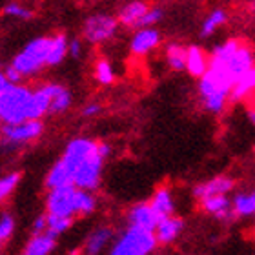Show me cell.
Segmentation results:
<instances>
[{
    "label": "cell",
    "instance_id": "cell-1",
    "mask_svg": "<svg viewBox=\"0 0 255 255\" xmlns=\"http://www.w3.org/2000/svg\"><path fill=\"white\" fill-rule=\"evenodd\" d=\"M110 153L112 148L106 142H95L90 138H73L60 160L68 168L75 186L93 191L101 184L102 164Z\"/></svg>",
    "mask_w": 255,
    "mask_h": 255
},
{
    "label": "cell",
    "instance_id": "cell-2",
    "mask_svg": "<svg viewBox=\"0 0 255 255\" xmlns=\"http://www.w3.org/2000/svg\"><path fill=\"white\" fill-rule=\"evenodd\" d=\"M234 86L235 79L230 75L228 69L223 68L221 64L210 62V69L199 79L197 84L199 99L204 110L212 115H221L226 110Z\"/></svg>",
    "mask_w": 255,
    "mask_h": 255
},
{
    "label": "cell",
    "instance_id": "cell-3",
    "mask_svg": "<svg viewBox=\"0 0 255 255\" xmlns=\"http://www.w3.org/2000/svg\"><path fill=\"white\" fill-rule=\"evenodd\" d=\"M159 246L155 232L128 224V228L113 243L112 255H148Z\"/></svg>",
    "mask_w": 255,
    "mask_h": 255
},
{
    "label": "cell",
    "instance_id": "cell-4",
    "mask_svg": "<svg viewBox=\"0 0 255 255\" xmlns=\"http://www.w3.org/2000/svg\"><path fill=\"white\" fill-rule=\"evenodd\" d=\"M31 93L27 88L18 84H7L4 90H0V121L5 124H15L27 121V104L31 99Z\"/></svg>",
    "mask_w": 255,
    "mask_h": 255
},
{
    "label": "cell",
    "instance_id": "cell-5",
    "mask_svg": "<svg viewBox=\"0 0 255 255\" xmlns=\"http://www.w3.org/2000/svg\"><path fill=\"white\" fill-rule=\"evenodd\" d=\"M119 24H121L119 18L101 13V15H91L90 18H86L82 31L90 44H102L115 37Z\"/></svg>",
    "mask_w": 255,
    "mask_h": 255
},
{
    "label": "cell",
    "instance_id": "cell-6",
    "mask_svg": "<svg viewBox=\"0 0 255 255\" xmlns=\"http://www.w3.org/2000/svg\"><path fill=\"white\" fill-rule=\"evenodd\" d=\"M46 204H48V213L51 215H60V217L77 215V186L66 184L49 190Z\"/></svg>",
    "mask_w": 255,
    "mask_h": 255
},
{
    "label": "cell",
    "instance_id": "cell-7",
    "mask_svg": "<svg viewBox=\"0 0 255 255\" xmlns=\"http://www.w3.org/2000/svg\"><path fill=\"white\" fill-rule=\"evenodd\" d=\"M42 129L44 126L38 119H27V121H22V123L5 124L2 133H4V138L7 144H22L37 138L42 133Z\"/></svg>",
    "mask_w": 255,
    "mask_h": 255
},
{
    "label": "cell",
    "instance_id": "cell-8",
    "mask_svg": "<svg viewBox=\"0 0 255 255\" xmlns=\"http://www.w3.org/2000/svg\"><path fill=\"white\" fill-rule=\"evenodd\" d=\"M202 212L215 217L221 223H232L237 219L234 208H232V199L228 197V193H219V195L206 197L201 201Z\"/></svg>",
    "mask_w": 255,
    "mask_h": 255
},
{
    "label": "cell",
    "instance_id": "cell-9",
    "mask_svg": "<svg viewBox=\"0 0 255 255\" xmlns=\"http://www.w3.org/2000/svg\"><path fill=\"white\" fill-rule=\"evenodd\" d=\"M160 42H162V35L155 26L138 27V29H135V35L131 37L129 49H131L133 55L144 57V55L151 53L155 48H159Z\"/></svg>",
    "mask_w": 255,
    "mask_h": 255
},
{
    "label": "cell",
    "instance_id": "cell-10",
    "mask_svg": "<svg viewBox=\"0 0 255 255\" xmlns=\"http://www.w3.org/2000/svg\"><path fill=\"white\" fill-rule=\"evenodd\" d=\"M160 219L162 217L155 212L151 202H138V204H135L128 212V224L138 226V228H144V230H151V232H155Z\"/></svg>",
    "mask_w": 255,
    "mask_h": 255
},
{
    "label": "cell",
    "instance_id": "cell-11",
    "mask_svg": "<svg viewBox=\"0 0 255 255\" xmlns=\"http://www.w3.org/2000/svg\"><path fill=\"white\" fill-rule=\"evenodd\" d=\"M235 188V181L228 175H217L210 179V181L199 182L195 188H193V197L201 202L202 199L212 195H219V193H232Z\"/></svg>",
    "mask_w": 255,
    "mask_h": 255
},
{
    "label": "cell",
    "instance_id": "cell-12",
    "mask_svg": "<svg viewBox=\"0 0 255 255\" xmlns=\"http://www.w3.org/2000/svg\"><path fill=\"white\" fill-rule=\"evenodd\" d=\"M182 230H184V221H182L181 217H177L175 213H173V215H166V217L160 219L159 224H157L155 237H157L160 246H168L179 239V235L182 234Z\"/></svg>",
    "mask_w": 255,
    "mask_h": 255
},
{
    "label": "cell",
    "instance_id": "cell-13",
    "mask_svg": "<svg viewBox=\"0 0 255 255\" xmlns=\"http://www.w3.org/2000/svg\"><path fill=\"white\" fill-rule=\"evenodd\" d=\"M148 11H149V5L144 0H131V2H128L123 9H121L117 18L121 22V26L129 27V29H138L144 15Z\"/></svg>",
    "mask_w": 255,
    "mask_h": 255
},
{
    "label": "cell",
    "instance_id": "cell-14",
    "mask_svg": "<svg viewBox=\"0 0 255 255\" xmlns=\"http://www.w3.org/2000/svg\"><path fill=\"white\" fill-rule=\"evenodd\" d=\"M210 55L201 48V46H188V55H186V71L195 77L197 80L201 79L202 75L210 69Z\"/></svg>",
    "mask_w": 255,
    "mask_h": 255
},
{
    "label": "cell",
    "instance_id": "cell-15",
    "mask_svg": "<svg viewBox=\"0 0 255 255\" xmlns=\"http://www.w3.org/2000/svg\"><path fill=\"white\" fill-rule=\"evenodd\" d=\"M149 202H151V206L155 208V212L159 213L160 217H166V215H173V213H175V199H173V193H171L170 188H166V186L157 188Z\"/></svg>",
    "mask_w": 255,
    "mask_h": 255
},
{
    "label": "cell",
    "instance_id": "cell-16",
    "mask_svg": "<svg viewBox=\"0 0 255 255\" xmlns=\"http://www.w3.org/2000/svg\"><path fill=\"white\" fill-rule=\"evenodd\" d=\"M49 106H51V95L42 86L40 90L31 93V99L27 104V119H40L44 113L49 112Z\"/></svg>",
    "mask_w": 255,
    "mask_h": 255
},
{
    "label": "cell",
    "instance_id": "cell-17",
    "mask_svg": "<svg viewBox=\"0 0 255 255\" xmlns=\"http://www.w3.org/2000/svg\"><path fill=\"white\" fill-rule=\"evenodd\" d=\"M226 22H228V13H226L224 9L210 11V13L206 15V18L202 20L199 35H201L202 38H210L212 35H215L221 27L226 26Z\"/></svg>",
    "mask_w": 255,
    "mask_h": 255
},
{
    "label": "cell",
    "instance_id": "cell-18",
    "mask_svg": "<svg viewBox=\"0 0 255 255\" xmlns=\"http://www.w3.org/2000/svg\"><path fill=\"white\" fill-rule=\"evenodd\" d=\"M232 208H234L237 219L254 217L255 213V191H239L232 199Z\"/></svg>",
    "mask_w": 255,
    "mask_h": 255
},
{
    "label": "cell",
    "instance_id": "cell-19",
    "mask_svg": "<svg viewBox=\"0 0 255 255\" xmlns=\"http://www.w3.org/2000/svg\"><path fill=\"white\" fill-rule=\"evenodd\" d=\"M252 93H255V66L239 77V80L235 82L234 90H232L230 101H243L246 97H250Z\"/></svg>",
    "mask_w": 255,
    "mask_h": 255
},
{
    "label": "cell",
    "instance_id": "cell-20",
    "mask_svg": "<svg viewBox=\"0 0 255 255\" xmlns=\"http://www.w3.org/2000/svg\"><path fill=\"white\" fill-rule=\"evenodd\" d=\"M186 55H188V48L179 42L168 44L164 49L166 64L173 71H186Z\"/></svg>",
    "mask_w": 255,
    "mask_h": 255
},
{
    "label": "cell",
    "instance_id": "cell-21",
    "mask_svg": "<svg viewBox=\"0 0 255 255\" xmlns=\"http://www.w3.org/2000/svg\"><path fill=\"white\" fill-rule=\"evenodd\" d=\"M113 239V230L112 228H97L93 234L88 237L86 241V254L97 255L101 254L104 248H106Z\"/></svg>",
    "mask_w": 255,
    "mask_h": 255
},
{
    "label": "cell",
    "instance_id": "cell-22",
    "mask_svg": "<svg viewBox=\"0 0 255 255\" xmlns=\"http://www.w3.org/2000/svg\"><path fill=\"white\" fill-rule=\"evenodd\" d=\"M53 248H55V237L53 235H49L48 232H44V234L35 235V237L27 243L24 254L26 255H48Z\"/></svg>",
    "mask_w": 255,
    "mask_h": 255
},
{
    "label": "cell",
    "instance_id": "cell-23",
    "mask_svg": "<svg viewBox=\"0 0 255 255\" xmlns=\"http://www.w3.org/2000/svg\"><path fill=\"white\" fill-rule=\"evenodd\" d=\"M66 184H73V181H71V175H69L66 164H64L62 160H59V162L51 168V171L48 173L46 186H48L49 190H53V188L66 186Z\"/></svg>",
    "mask_w": 255,
    "mask_h": 255
},
{
    "label": "cell",
    "instance_id": "cell-24",
    "mask_svg": "<svg viewBox=\"0 0 255 255\" xmlns=\"http://www.w3.org/2000/svg\"><path fill=\"white\" fill-rule=\"evenodd\" d=\"M13 66H15L22 75H33V73H37L38 69H42L44 62L35 59L33 55H29L26 49H24L22 53H18L15 59H13Z\"/></svg>",
    "mask_w": 255,
    "mask_h": 255
},
{
    "label": "cell",
    "instance_id": "cell-25",
    "mask_svg": "<svg viewBox=\"0 0 255 255\" xmlns=\"http://www.w3.org/2000/svg\"><path fill=\"white\" fill-rule=\"evenodd\" d=\"M68 51H69V44H68V40H66V37H64V35H57V37L51 40V48H49V53H48V64L49 66L60 64Z\"/></svg>",
    "mask_w": 255,
    "mask_h": 255
},
{
    "label": "cell",
    "instance_id": "cell-26",
    "mask_svg": "<svg viewBox=\"0 0 255 255\" xmlns=\"http://www.w3.org/2000/svg\"><path fill=\"white\" fill-rule=\"evenodd\" d=\"M51 40L53 38H35L31 42L26 46V51L29 55H33L35 59L42 60L44 64H48V53H49V48H51Z\"/></svg>",
    "mask_w": 255,
    "mask_h": 255
},
{
    "label": "cell",
    "instance_id": "cell-27",
    "mask_svg": "<svg viewBox=\"0 0 255 255\" xmlns=\"http://www.w3.org/2000/svg\"><path fill=\"white\" fill-rule=\"evenodd\" d=\"M95 206L97 201L90 193V190L77 188V215H90L95 212Z\"/></svg>",
    "mask_w": 255,
    "mask_h": 255
},
{
    "label": "cell",
    "instance_id": "cell-28",
    "mask_svg": "<svg viewBox=\"0 0 255 255\" xmlns=\"http://www.w3.org/2000/svg\"><path fill=\"white\" fill-rule=\"evenodd\" d=\"M95 79H97V82L102 86L113 84V80H115V71H113V66L108 62L106 59H101L95 64Z\"/></svg>",
    "mask_w": 255,
    "mask_h": 255
},
{
    "label": "cell",
    "instance_id": "cell-29",
    "mask_svg": "<svg viewBox=\"0 0 255 255\" xmlns=\"http://www.w3.org/2000/svg\"><path fill=\"white\" fill-rule=\"evenodd\" d=\"M71 224H73V217H60V215H51V213H48V230H46V232H48L49 235L57 237V235H60L62 232H66Z\"/></svg>",
    "mask_w": 255,
    "mask_h": 255
},
{
    "label": "cell",
    "instance_id": "cell-30",
    "mask_svg": "<svg viewBox=\"0 0 255 255\" xmlns=\"http://www.w3.org/2000/svg\"><path fill=\"white\" fill-rule=\"evenodd\" d=\"M69 102H71V95L66 88H60L55 97L51 99V106H49V113H62L68 110Z\"/></svg>",
    "mask_w": 255,
    "mask_h": 255
},
{
    "label": "cell",
    "instance_id": "cell-31",
    "mask_svg": "<svg viewBox=\"0 0 255 255\" xmlns=\"http://www.w3.org/2000/svg\"><path fill=\"white\" fill-rule=\"evenodd\" d=\"M13 228H15V223L9 215H0V245H4L5 241L9 239L11 234H13Z\"/></svg>",
    "mask_w": 255,
    "mask_h": 255
},
{
    "label": "cell",
    "instance_id": "cell-32",
    "mask_svg": "<svg viewBox=\"0 0 255 255\" xmlns=\"http://www.w3.org/2000/svg\"><path fill=\"white\" fill-rule=\"evenodd\" d=\"M18 181H20V173H11V175H5L4 179H0V195H9L18 184Z\"/></svg>",
    "mask_w": 255,
    "mask_h": 255
},
{
    "label": "cell",
    "instance_id": "cell-33",
    "mask_svg": "<svg viewBox=\"0 0 255 255\" xmlns=\"http://www.w3.org/2000/svg\"><path fill=\"white\" fill-rule=\"evenodd\" d=\"M162 16H164V13H162L160 7H149V11L144 15L142 22H140V27L155 26V24H159V22L162 20Z\"/></svg>",
    "mask_w": 255,
    "mask_h": 255
},
{
    "label": "cell",
    "instance_id": "cell-34",
    "mask_svg": "<svg viewBox=\"0 0 255 255\" xmlns=\"http://www.w3.org/2000/svg\"><path fill=\"white\" fill-rule=\"evenodd\" d=\"M4 13L5 15H11V16H20V18H24V20H27V18H31V11L29 9H24V7H20L18 4H7L4 7Z\"/></svg>",
    "mask_w": 255,
    "mask_h": 255
},
{
    "label": "cell",
    "instance_id": "cell-35",
    "mask_svg": "<svg viewBox=\"0 0 255 255\" xmlns=\"http://www.w3.org/2000/svg\"><path fill=\"white\" fill-rule=\"evenodd\" d=\"M48 230V217H38L33 224V235H38V234H44Z\"/></svg>",
    "mask_w": 255,
    "mask_h": 255
},
{
    "label": "cell",
    "instance_id": "cell-36",
    "mask_svg": "<svg viewBox=\"0 0 255 255\" xmlns=\"http://www.w3.org/2000/svg\"><path fill=\"white\" fill-rule=\"evenodd\" d=\"M4 73H5V77H7V80H9L11 84H16V82L22 79V73L15 68V66H9V68L4 71Z\"/></svg>",
    "mask_w": 255,
    "mask_h": 255
},
{
    "label": "cell",
    "instance_id": "cell-37",
    "mask_svg": "<svg viewBox=\"0 0 255 255\" xmlns=\"http://www.w3.org/2000/svg\"><path fill=\"white\" fill-rule=\"evenodd\" d=\"M99 113H101V104H95V102H93V104H88V106L82 110V115H84V117H95Z\"/></svg>",
    "mask_w": 255,
    "mask_h": 255
},
{
    "label": "cell",
    "instance_id": "cell-38",
    "mask_svg": "<svg viewBox=\"0 0 255 255\" xmlns=\"http://www.w3.org/2000/svg\"><path fill=\"white\" fill-rule=\"evenodd\" d=\"M69 53H71V57L79 59V55H80V42L79 40H71V44H69Z\"/></svg>",
    "mask_w": 255,
    "mask_h": 255
},
{
    "label": "cell",
    "instance_id": "cell-39",
    "mask_svg": "<svg viewBox=\"0 0 255 255\" xmlns=\"http://www.w3.org/2000/svg\"><path fill=\"white\" fill-rule=\"evenodd\" d=\"M7 84H9V80H7L5 73H2V71H0V90H4V88H5Z\"/></svg>",
    "mask_w": 255,
    "mask_h": 255
},
{
    "label": "cell",
    "instance_id": "cell-40",
    "mask_svg": "<svg viewBox=\"0 0 255 255\" xmlns=\"http://www.w3.org/2000/svg\"><path fill=\"white\" fill-rule=\"evenodd\" d=\"M248 121H250L252 126L255 128V110H248Z\"/></svg>",
    "mask_w": 255,
    "mask_h": 255
},
{
    "label": "cell",
    "instance_id": "cell-41",
    "mask_svg": "<svg viewBox=\"0 0 255 255\" xmlns=\"http://www.w3.org/2000/svg\"><path fill=\"white\" fill-rule=\"evenodd\" d=\"M250 7H252V11L255 13V0H252V4H250Z\"/></svg>",
    "mask_w": 255,
    "mask_h": 255
},
{
    "label": "cell",
    "instance_id": "cell-42",
    "mask_svg": "<svg viewBox=\"0 0 255 255\" xmlns=\"http://www.w3.org/2000/svg\"><path fill=\"white\" fill-rule=\"evenodd\" d=\"M2 199H4V197H2V195H0V202H2Z\"/></svg>",
    "mask_w": 255,
    "mask_h": 255
},
{
    "label": "cell",
    "instance_id": "cell-43",
    "mask_svg": "<svg viewBox=\"0 0 255 255\" xmlns=\"http://www.w3.org/2000/svg\"><path fill=\"white\" fill-rule=\"evenodd\" d=\"M254 219H255V213H254ZM254 226H255V223H254Z\"/></svg>",
    "mask_w": 255,
    "mask_h": 255
},
{
    "label": "cell",
    "instance_id": "cell-44",
    "mask_svg": "<svg viewBox=\"0 0 255 255\" xmlns=\"http://www.w3.org/2000/svg\"><path fill=\"white\" fill-rule=\"evenodd\" d=\"M0 248H2V245H0Z\"/></svg>",
    "mask_w": 255,
    "mask_h": 255
}]
</instances>
